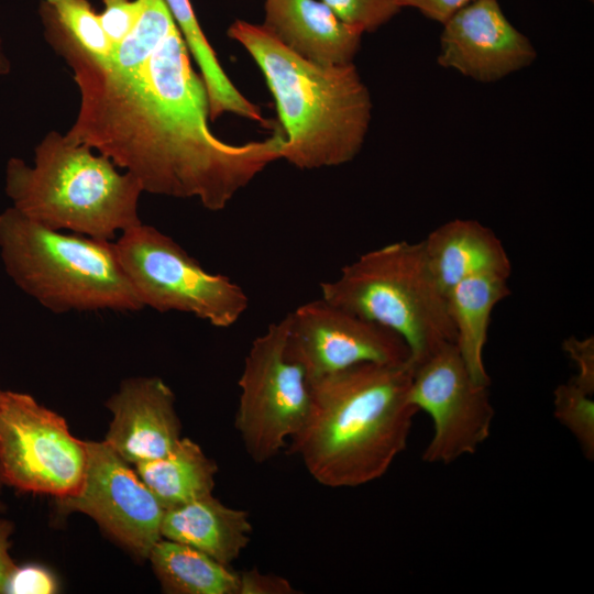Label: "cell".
I'll return each instance as SVG.
<instances>
[{
  "instance_id": "12",
  "label": "cell",
  "mask_w": 594,
  "mask_h": 594,
  "mask_svg": "<svg viewBox=\"0 0 594 594\" xmlns=\"http://www.w3.org/2000/svg\"><path fill=\"white\" fill-rule=\"evenodd\" d=\"M284 318L287 354L302 366L309 383L361 363L410 361L409 349L396 332L321 297Z\"/></svg>"
},
{
  "instance_id": "1",
  "label": "cell",
  "mask_w": 594,
  "mask_h": 594,
  "mask_svg": "<svg viewBox=\"0 0 594 594\" xmlns=\"http://www.w3.org/2000/svg\"><path fill=\"white\" fill-rule=\"evenodd\" d=\"M43 28L79 90L65 139L107 156L143 193L195 198L219 211L280 160L282 134L234 145L211 132L205 82L164 0H145L133 30L103 58Z\"/></svg>"
},
{
  "instance_id": "3",
  "label": "cell",
  "mask_w": 594,
  "mask_h": 594,
  "mask_svg": "<svg viewBox=\"0 0 594 594\" xmlns=\"http://www.w3.org/2000/svg\"><path fill=\"white\" fill-rule=\"evenodd\" d=\"M227 35L252 57L274 98L286 136L280 160L300 169L352 161L366 138L372 100L353 63L321 65L276 40L262 24L235 20Z\"/></svg>"
},
{
  "instance_id": "24",
  "label": "cell",
  "mask_w": 594,
  "mask_h": 594,
  "mask_svg": "<svg viewBox=\"0 0 594 594\" xmlns=\"http://www.w3.org/2000/svg\"><path fill=\"white\" fill-rule=\"evenodd\" d=\"M98 13L101 26L112 46L121 43L138 23L145 0H102Z\"/></svg>"
},
{
  "instance_id": "17",
  "label": "cell",
  "mask_w": 594,
  "mask_h": 594,
  "mask_svg": "<svg viewBox=\"0 0 594 594\" xmlns=\"http://www.w3.org/2000/svg\"><path fill=\"white\" fill-rule=\"evenodd\" d=\"M249 513L222 504L212 494L165 509L162 538L194 547L230 565L250 542Z\"/></svg>"
},
{
  "instance_id": "20",
  "label": "cell",
  "mask_w": 594,
  "mask_h": 594,
  "mask_svg": "<svg viewBox=\"0 0 594 594\" xmlns=\"http://www.w3.org/2000/svg\"><path fill=\"white\" fill-rule=\"evenodd\" d=\"M147 559L165 593L238 594L239 572L188 544L161 538Z\"/></svg>"
},
{
  "instance_id": "28",
  "label": "cell",
  "mask_w": 594,
  "mask_h": 594,
  "mask_svg": "<svg viewBox=\"0 0 594 594\" xmlns=\"http://www.w3.org/2000/svg\"><path fill=\"white\" fill-rule=\"evenodd\" d=\"M473 0H400L403 8L417 9L428 19L441 24Z\"/></svg>"
},
{
  "instance_id": "32",
  "label": "cell",
  "mask_w": 594,
  "mask_h": 594,
  "mask_svg": "<svg viewBox=\"0 0 594 594\" xmlns=\"http://www.w3.org/2000/svg\"><path fill=\"white\" fill-rule=\"evenodd\" d=\"M2 392H3V389L0 388V397H1ZM2 486H3V484H2L1 477H0V492H1Z\"/></svg>"
},
{
  "instance_id": "14",
  "label": "cell",
  "mask_w": 594,
  "mask_h": 594,
  "mask_svg": "<svg viewBox=\"0 0 594 594\" xmlns=\"http://www.w3.org/2000/svg\"><path fill=\"white\" fill-rule=\"evenodd\" d=\"M107 407L112 420L105 441L132 465L166 455L182 438L175 395L157 376L124 380Z\"/></svg>"
},
{
  "instance_id": "25",
  "label": "cell",
  "mask_w": 594,
  "mask_h": 594,
  "mask_svg": "<svg viewBox=\"0 0 594 594\" xmlns=\"http://www.w3.org/2000/svg\"><path fill=\"white\" fill-rule=\"evenodd\" d=\"M58 591L54 574L38 564L15 566L9 576L6 594H53Z\"/></svg>"
},
{
  "instance_id": "2",
  "label": "cell",
  "mask_w": 594,
  "mask_h": 594,
  "mask_svg": "<svg viewBox=\"0 0 594 594\" xmlns=\"http://www.w3.org/2000/svg\"><path fill=\"white\" fill-rule=\"evenodd\" d=\"M413 364L361 363L310 382V406L289 439L290 454L327 487L382 477L407 444L419 411L410 400Z\"/></svg>"
},
{
  "instance_id": "22",
  "label": "cell",
  "mask_w": 594,
  "mask_h": 594,
  "mask_svg": "<svg viewBox=\"0 0 594 594\" xmlns=\"http://www.w3.org/2000/svg\"><path fill=\"white\" fill-rule=\"evenodd\" d=\"M554 416L575 437L585 457L594 458V402L571 380L554 391Z\"/></svg>"
},
{
  "instance_id": "31",
  "label": "cell",
  "mask_w": 594,
  "mask_h": 594,
  "mask_svg": "<svg viewBox=\"0 0 594 594\" xmlns=\"http://www.w3.org/2000/svg\"><path fill=\"white\" fill-rule=\"evenodd\" d=\"M4 509H6V506L2 503V501H0V513L4 512Z\"/></svg>"
},
{
  "instance_id": "4",
  "label": "cell",
  "mask_w": 594,
  "mask_h": 594,
  "mask_svg": "<svg viewBox=\"0 0 594 594\" xmlns=\"http://www.w3.org/2000/svg\"><path fill=\"white\" fill-rule=\"evenodd\" d=\"M105 155L50 131L34 150V164L11 157L4 190L12 207L53 230L112 241L141 223L139 182Z\"/></svg>"
},
{
  "instance_id": "23",
  "label": "cell",
  "mask_w": 594,
  "mask_h": 594,
  "mask_svg": "<svg viewBox=\"0 0 594 594\" xmlns=\"http://www.w3.org/2000/svg\"><path fill=\"white\" fill-rule=\"evenodd\" d=\"M342 21L362 33L374 32L403 8L400 0H321Z\"/></svg>"
},
{
  "instance_id": "19",
  "label": "cell",
  "mask_w": 594,
  "mask_h": 594,
  "mask_svg": "<svg viewBox=\"0 0 594 594\" xmlns=\"http://www.w3.org/2000/svg\"><path fill=\"white\" fill-rule=\"evenodd\" d=\"M164 509L212 494L216 462L189 438L182 437L166 455L134 465Z\"/></svg>"
},
{
  "instance_id": "21",
  "label": "cell",
  "mask_w": 594,
  "mask_h": 594,
  "mask_svg": "<svg viewBox=\"0 0 594 594\" xmlns=\"http://www.w3.org/2000/svg\"><path fill=\"white\" fill-rule=\"evenodd\" d=\"M38 13L42 23L56 26L88 54L103 58L112 52L98 12L88 0H42Z\"/></svg>"
},
{
  "instance_id": "13",
  "label": "cell",
  "mask_w": 594,
  "mask_h": 594,
  "mask_svg": "<svg viewBox=\"0 0 594 594\" xmlns=\"http://www.w3.org/2000/svg\"><path fill=\"white\" fill-rule=\"evenodd\" d=\"M537 52L506 18L497 0H473L440 35L438 63L480 82H494L529 66Z\"/></svg>"
},
{
  "instance_id": "10",
  "label": "cell",
  "mask_w": 594,
  "mask_h": 594,
  "mask_svg": "<svg viewBox=\"0 0 594 594\" xmlns=\"http://www.w3.org/2000/svg\"><path fill=\"white\" fill-rule=\"evenodd\" d=\"M410 400L433 422L426 462L447 464L472 454L490 436L495 411L488 386L472 378L454 342L413 365Z\"/></svg>"
},
{
  "instance_id": "16",
  "label": "cell",
  "mask_w": 594,
  "mask_h": 594,
  "mask_svg": "<svg viewBox=\"0 0 594 594\" xmlns=\"http://www.w3.org/2000/svg\"><path fill=\"white\" fill-rule=\"evenodd\" d=\"M428 265L446 294L460 282L482 275L509 278L512 263L490 228L473 219H453L422 240Z\"/></svg>"
},
{
  "instance_id": "9",
  "label": "cell",
  "mask_w": 594,
  "mask_h": 594,
  "mask_svg": "<svg viewBox=\"0 0 594 594\" xmlns=\"http://www.w3.org/2000/svg\"><path fill=\"white\" fill-rule=\"evenodd\" d=\"M86 466V441L70 433L62 416L29 394L2 392L0 477L3 485L61 498L78 491Z\"/></svg>"
},
{
  "instance_id": "7",
  "label": "cell",
  "mask_w": 594,
  "mask_h": 594,
  "mask_svg": "<svg viewBox=\"0 0 594 594\" xmlns=\"http://www.w3.org/2000/svg\"><path fill=\"white\" fill-rule=\"evenodd\" d=\"M114 246L143 307L189 314L217 328L233 326L248 309L249 298L241 286L207 272L152 226L141 222L124 230Z\"/></svg>"
},
{
  "instance_id": "11",
  "label": "cell",
  "mask_w": 594,
  "mask_h": 594,
  "mask_svg": "<svg viewBox=\"0 0 594 594\" xmlns=\"http://www.w3.org/2000/svg\"><path fill=\"white\" fill-rule=\"evenodd\" d=\"M87 466L78 491L57 498L63 513L91 517L108 535L140 559L162 538L165 509L135 469L105 440L86 441Z\"/></svg>"
},
{
  "instance_id": "29",
  "label": "cell",
  "mask_w": 594,
  "mask_h": 594,
  "mask_svg": "<svg viewBox=\"0 0 594 594\" xmlns=\"http://www.w3.org/2000/svg\"><path fill=\"white\" fill-rule=\"evenodd\" d=\"M13 531V522L0 517V594H6L9 576L16 566L10 556V537Z\"/></svg>"
},
{
  "instance_id": "18",
  "label": "cell",
  "mask_w": 594,
  "mask_h": 594,
  "mask_svg": "<svg viewBox=\"0 0 594 594\" xmlns=\"http://www.w3.org/2000/svg\"><path fill=\"white\" fill-rule=\"evenodd\" d=\"M508 278L482 275L464 279L448 294L449 314L455 331V345L472 376L490 386L483 352L494 307L509 294Z\"/></svg>"
},
{
  "instance_id": "15",
  "label": "cell",
  "mask_w": 594,
  "mask_h": 594,
  "mask_svg": "<svg viewBox=\"0 0 594 594\" xmlns=\"http://www.w3.org/2000/svg\"><path fill=\"white\" fill-rule=\"evenodd\" d=\"M262 24L298 56L321 65H345L363 33L342 21L321 0H265Z\"/></svg>"
},
{
  "instance_id": "26",
  "label": "cell",
  "mask_w": 594,
  "mask_h": 594,
  "mask_svg": "<svg viewBox=\"0 0 594 594\" xmlns=\"http://www.w3.org/2000/svg\"><path fill=\"white\" fill-rule=\"evenodd\" d=\"M563 350L574 361L578 373L571 378L588 394L594 393V340L592 337L578 339L569 337L562 343Z\"/></svg>"
},
{
  "instance_id": "6",
  "label": "cell",
  "mask_w": 594,
  "mask_h": 594,
  "mask_svg": "<svg viewBox=\"0 0 594 594\" xmlns=\"http://www.w3.org/2000/svg\"><path fill=\"white\" fill-rule=\"evenodd\" d=\"M321 298L396 332L419 363L455 343L448 298L421 242H394L360 255L320 285Z\"/></svg>"
},
{
  "instance_id": "8",
  "label": "cell",
  "mask_w": 594,
  "mask_h": 594,
  "mask_svg": "<svg viewBox=\"0 0 594 594\" xmlns=\"http://www.w3.org/2000/svg\"><path fill=\"white\" fill-rule=\"evenodd\" d=\"M286 320L271 323L251 344L239 378L234 426L250 458L273 459L302 426L310 406L305 370L286 350Z\"/></svg>"
},
{
  "instance_id": "27",
  "label": "cell",
  "mask_w": 594,
  "mask_h": 594,
  "mask_svg": "<svg viewBox=\"0 0 594 594\" xmlns=\"http://www.w3.org/2000/svg\"><path fill=\"white\" fill-rule=\"evenodd\" d=\"M238 594H293L290 582L275 574H264L256 569L239 572Z\"/></svg>"
},
{
  "instance_id": "5",
  "label": "cell",
  "mask_w": 594,
  "mask_h": 594,
  "mask_svg": "<svg viewBox=\"0 0 594 594\" xmlns=\"http://www.w3.org/2000/svg\"><path fill=\"white\" fill-rule=\"evenodd\" d=\"M0 257L12 282L54 314L144 308L114 242L48 229L12 206L0 213Z\"/></svg>"
},
{
  "instance_id": "30",
  "label": "cell",
  "mask_w": 594,
  "mask_h": 594,
  "mask_svg": "<svg viewBox=\"0 0 594 594\" xmlns=\"http://www.w3.org/2000/svg\"><path fill=\"white\" fill-rule=\"evenodd\" d=\"M10 70H11V63L7 54L4 53L2 40L0 37V76L8 75Z\"/></svg>"
}]
</instances>
